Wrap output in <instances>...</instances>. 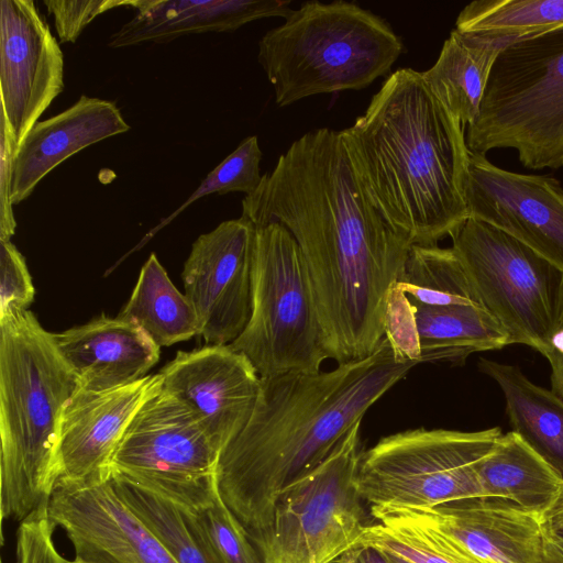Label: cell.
<instances>
[{
    "mask_svg": "<svg viewBox=\"0 0 563 563\" xmlns=\"http://www.w3.org/2000/svg\"><path fill=\"white\" fill-rule=\"evenodd\" d=\"M241 217L254 227L279 222L296 240L329 358L344 364L374 353L411 245L367 198L342 132L320 128L294 141L243 198Z\"/></svg>",
    "mask_w": 563,
    "mask_h": 563,
    "instance_id": "obj_1",
    "label": "cell"
},
{
    "mask_svg": "<svg viewBox=\"0 0 563 563\" xmlns=\"http://www.w3.org/2000/svg\"><path fill=\"white\" fill-rule=\"evenodd\" d=\"M419 363L399 357L386 336L367 357L331 371L261 378L254 411L214 471L220 496L250 536L269 529L282 493Z\"/></svg>",
    "mask_w": 563,
    "mask_h": 563,
    "instance_id": "obj_2",
    "label": "cell"
},
{
    "mask_svg": "<svg viewBox=\"0 0 563 563\" xmlns=\"http://www.w3.org/2000/svg\"><path fill=\"white\" fill-rule=\"evenodd\" d=\"M341 132L367 198L410 245H438L468 218L464 126L422 71L391 73Z\"/></svg>",
    "mask_w": 563,
    "mask_h": 563,
    "instance_id": "obj_3",
    "label": "cell"
},
{
    "mask_svg": "<svg viewBox=\"0 0 563 563\" xmlns=\"http://www.w3.org/2000/svg\"><path fill=\"white\" fill-rule=\"evenodd\" d=\"M75 389L52 332L30 310L0 318L2 520H23L48 503L62 416Z\"/></svg>",
    "mask_w": 563,
    "mask_h": 563,
    "instance_id": "obj_4",
    "label": "cell"
},
{
    "mask_svg": "<svg viewBox=\"0 0 563 563\" xmlns=\"http://www.w3.org/2000/svg\"><path fill=\"white\" fill-rule=\"evenodd\" d=\"M404 51L389 23L353 2L306 1L258 42L257 59L278 107L360 90L387 74Z\"/></svg>",
    "mask_w": 563,
    "mask_h": 563,
    "instance_id": "obj_5",
    "label": "cell"
},
{
    "mask_svg": "<svg viewBox=\"0 0 563 563\" xmlns=\"http://www.w3.org/2000/svg\"><path fill=\"white\" fill-rule=\"evenodd\" d=\"M465 141L484 155L512 148L530 169L563 166V26L500 51Z\"/></svg>",
    "mask_w": 563,
    "mask_h": 563,
    "instance_id": "obj_6",
    "label": "cell"
},
{
    "mask_svg": "<svg viewBox=\"0 0 563 563\" xmlns=\"http://www.w3.org/2000/svg\"><path fill=\"white\" fill-rule=\"evenodd\" d=\"M229 345L261 378L318 373L329 358L307 266L279 222L255 227L251 317Z\"/></svg>",
    "mask_w": 563,
    "mask_h": 563,
    "instance_id": "obj_7",
    "label": "cell"
},
{
    "mask_svg": "<svg viewBox=\"0 0 563 563\" xmlns=\"http://www.w3.org/2000/svg\"><path fill=\"white\" fill-rule=\"evenodd\" d=\"M360 428L282 493L267 531L249 534L262 563H336L358 548L374 522L356 488Z\"/></svg>",
    "mask_w": 563,
    "mask_h": 563,
    "instance_id": "obj_8",
    "label": "cell"
},
{
    "mask_svg": "<svg viewBox=\"0 0 563 563\" xmlns=\"http://www.w3.org/2000/svg\"><path fill=\"white\" fill-rule=\"evenodd\" d=\"M450 238L481 305L509 344L542 353L563 317V272L477 219L467 218Z\"/></svg>",
    "mask_w": 563,
    "mask_h": 563,
    "instance_id": "obj_9",
    "label": "cell"
},
{
    "mask_svg": "<svg viewBox=\"0 0 563 563\" xmlns=\"http://www.w3.org/2000/svg\"><path fill=\"white\" fill-rule=\"evenodd\" d=\"M501 434L497 427L473 432L418 428L384 437L362 452L358 495L369 509L482 497L477 465Z\"/></svg>",
    "mask_w": 563,
    "mask_h": 563,
    "instance_id": "obj_10",
    "label": "cell"
},
{
    "mask_svg": "<svg viewBox=\"0 0 563 563\" xmlns=\"http://www.w3.org/2000/svg\"><path fill=\"white\" fill-rule=\"evenodd\" d=\"M218 457L196 416L162 387L124 432L110 478H123L188 508L209 496Z\"/></svg>",
    "mask_w": 563,
    "mask_h": 563,
    "instance_id": "obj_11",
    "label": "cell"
},
{
    "mask_svg": "<svg viewBox=\"0 0 563 563\" xmlns=\"http://www.w3.org/2000/svg\"><path fill=\"white\" fill-rule=\"evenodd\" d=\"M255 227L245 218L221 222L192 243L181 279L205 345H229L252 311Z\"/></svg>",
    "mask_w": 563,
    "mask_h": 563,
    "instance_id": "obj_12",
    "label": "cell"
},
{
    "mask_svg": "<svg viewBox=\"0 0 563 563\" xmlns=\"http://www.w3.org/2000/svg\"><path fill=\"white\" fill-rule=\"evenodd\" d=\"M464 199L468 218L504 231L563 272V188L559 180L503 169L468 150Z\"/></svg>",
    "mask_w": 563,
    "mask_h": 563,
    "instance_id": "obj_13",
    "label": "cell"
},
{
    "mask_svg": "<svg viewBox=\"0 0 563 563\" xmlns=\"http://www.w3.org/2000/svg\"><path fill=\"white\" fill-rule=\"evenodd\" d=\"M64 89V56L32 0L0 1V111L16 146Z\"/></svg>",
    "mask_w": 563,
    "mask_h": 563,
    "instance_id": "obj_14",
    "label": "cell"
},
{
    "mask_svg": "<svg viewBox=\"0 0 563 563\" xmlns=\"http://www.w3.org/2000/svg\"><path fill=\"white\" fill-rule=\"evenodd\" d=\"M159 374L163 388L190 409L219 454L245 428L261 390L252 363L230 345L179 351Z\"/></svg>",
    "mask_w": 563,
    "mask_h": 563,
    "instance_id": "obj_15",
    "label": "cell"
},
{
    "mask_svg": "<svg viewBox=\"0 0 563 563\" xmlns=\"http://www.w3.org/2000/svg\"><path fill=\"white\" fill-rule=\"evenodd\" d=\"M52 523L84 563H177L115 492L111 479L57 484L47 504Z\"/></svg>",
    "mask_w": 563,
    "mask_h": 563,
    "instance_id": "obj_16",
    "label": "cell"
},
{
    "mask_svg": "<svg viewBox=\"0 0 563 563\" xmlns=\"http://www.w3.org/2000/svg\"><path fill=\"white\" fill-rule=\"evenodd\" d=\"M162 387L158 373L106 391L75 389L62 416L55 485L110 479L111 462L124 432Z\"/></svg>",
    "mask_w": 563,
    "mask_h": 563,
    "instance_id": "obj_17",
    "label": "cell"
},
{
    "mask_svg": "<svg viewBox=\"0 0 563 563\" xmlns=\"http://www.w3.org/2000/svg\"><path fill=\"white\" fill-rule=\"evenodd\" d=\"M377 508L428 526L490 563L542 562L541 519L508 499L474 497L433 507Z\"/></svg>",
    "mask_w": 563,
    "mask_h": 563,
    "instance_id": "obj_18",
    "label": "cell"
},
{
    "mask_svg": "<svg viewBox=\"0 0 563 563\" xmlns=\"http://www.w3.org/2000/svg\"><path fill=\"white\" fill-rule=\"evenodd\" d=\"M52 336L76 390L106 391L132 384L148 375L161 354L141 327L104 314Z\"/></svg>",
    "mask_w": 563,
    "mask_h": 563,
    "instance_id": "obj_19",
    "label": "cell"
},
{
    "mask_svg": "<svg viewBox=\"0 0 563 563\" xmlns=\"http://www.w3.org/2000/svg\"><path fill=\"white\" fill-rule=\"evenodd\" d=\"M129 130L114 102L85 95L63 112L37 121L15 152L12 205L26 199L49 172L71 155Z\"/></svg>",
    "mask_w": 563,
    "mask_h": 563,
    "instance_id": "obj_20",
    "label": "cell"
},
{
    "mask_svg": "<svg viewBox=\"0 0 563 563\" xmlns=\"http://www.w3.org/2000/svg\"><path fill=\"white\" fill-rule=\"evenodd\" d=\"M288 0H132V20L110 37L113 48L145 42L168 43L179 36L205 32H230L255 20L286 19Z\"/></svg>",
    "mask_w": 563,
    "mask_h": 563,
    "instance_id": "obj_21",
    "label": "cell"
},
{
    "mask_svg": "<svg viewBox=\"0 0 563 563\" xmlns=\"http://www.w3.org/2000/svg\"><path fill=\"white\" fill-rule=\"evenodd\" d=\"M482 497L508 499L540 519L563 494V476L514 431L478 463Z\"/></svg>",
    "mask_w": 563,
    "mask_h": 563,
    "instance_id": "obj_22",
    "label": "cell"
},
{
    "mask_svg": "<svg viewBox=\"0 0 563 563\" xmlns=\"http://www.w3.org/2000/svg\"><path fill=\"white\" fill-rule=\"evenodd\" d=\"M509 43L454 29L435 63L422 71L430 90L463 126L477 118L495 59Z\"/></svg>",
    "mask_w": 563,
    "mask_h": 563,
    "instance_id": "obj_23",
    "label": "cell"
},
{
    "mask_svg": "<svg viewBox=\"0 0 563 563\" xmlns=\"http://www.w3.org/2000/svg\"><path fill=\"white\" fill-rule=\"evenodd\" d=\"M404 298L421 362L463 364L472 353L509 344L506 332L482 306H428L413 302L405 295Z\"/></svg>",
    "mask_w": 563,
    "mask_h": 563,
    "instance_id": "obj_24",
    "label": "cell"
},
{
    "mask_svg": "<svg viewBox=\"0 0 563 563\" xmlns=\"http://www.w3.org/2000/svg\"><path fill=\"white\" fill-rule=\"evenodd\" d=\"M478 368L500 387L511 431L563 476V399L517 366L482 357Z\"/></svg>",
    "mask_w": 563,
    "mask_h": 563,
    "instance_id": "obj_25",
    "label": "cell"
},
{
    "mask_svg": "<svg viewBox=\"0 0 563 563\" xmlns=\"http://www.w3.org/2000/svg\"><path fill=\"white\" fill-rule=\"evenodd\" d=\"M118 318L141 327L159 347L187 341L199 333L194 307L174 286L154 253L142 266L130 299Z\"/></svg>",
    "mask_w": 563,
    "mask_h": 563,
    "instance_id": "obj_26",
    "label": "cell"
},
{
    "mask_svg": "<svg viewBox=\"0 0 563 563\" xmlns=\"http://www.w3.org/2000/svg\"><path fill=\"white\" fill-rule=\"evenodd\" d=\"M563 26V0H477L459 13L455 30L516 42Z\"/></svg>",
    "mask_w": 563,
    "mask_h": 563,
    "instance_id": "obj_27",
    "label": "cell"
},
{
    "mask_svg": "<svg viewBox=\"0 0 563 563\" xmlns=\"http://www.w3.org/2000/svg\"><path fill=\"white\" fill-rule=\"evenodd\" d=\"M373 522L360 547H374L410 563H490L464 549L445 534L389 509L373 508Z\"/></svg>",
    "mask_w": 563,
    "mask_h": 563,
    "instance_id": "obj_28",
    "label": "cell"
},
{
    "mask_svg": "<svg viewBox=\"0 0 563 563\" xmlns=\"http://www.w3.org/2000/svg\"><path fill=\"white\" fill-rule=\"evenodd\" d=\"M394 288L421 305L482 306L452 247L411 245L404 275Z\"/></svg>",
    "mask_w": 563,
    "mask_h": 563,
    "instance_id": "obj_29",
    "label": "cell"
},
{
    "mask_svg": "<svg viewBox=\"0 0 563 563\" xmlns=\"http://www.w3.org/2000/svg\"><path fill=\"white\" fill-rule=\"evenodd\" d=\"M111 482L122 500L177 563H218L192 531L178 505L123 478L112 477Z\"/></svg>",
    "mask_w": 563,
    "mask_h": 563,
    "instance_id": "obj_30",
    "label": "cell"
},
{
    "mask_svg": "<svg viewBox=\"0 0 563 563\" xmlns=\"http://www.w3.org/2000/svg\"><path fill=\"white\" fill-rule=\"evenodd\" d=\"M180 508L192 531L218 563H262L249 532L220 496L216 481L207 499Z\"/></svg>",
    "mask_w": 563,
    "mask_h": 563,
    "instance_id": "obj_31",
    "label": "cell"
},
{
    "mask_svg": "<svg viewBox=\"0 0 563 563\" xmlns=\"http://www.w3.org/2000/svg\"><path fill=\"white\" fill-rule=\"evenodd\" d=\"M262 151L256 135L245 137L239 146L218 164L200 183L187 200L156 228L168 223L196 200L211 195L229 192L253 194L262 181Z\"/></svg>",
    "mask_w": 563,
    "mask_h": 563,
    "instance_id": "obj_32",
    "label": "cell"
},
{
    "mask_svg": "<svg viewBox=\"0 0 563 563\" xmlns=\"http://www.w3.org/2000/svg\"><path fill=\"white\" fill-rule=\"evenodd\" d=\"M34 297L25 258L11 241H0V318L29 310Z\"/></svg>",
    "mask_w": 563,
    "mask_h": 563,
    "instance_id": "obj_33",
    "label": "cell"
},
{
    "mask_svg": "<svg viewBox=\"0 0 563 563\" xmlns=\"http://www.w3.org/2000/svg\"><path fill=\"white\" fill-rule=\"evenodd\" d=\"M47 504L41 505L21 520L16 541V563H68L54 545L55 526L48 517Z\"/></svg>",
    "mask_w": 563,
    "mask_h": 563,
    "instance_id": "obj_34",
    "label": "cell"
},
{
    "mask_svg": "<svg viewBox=\"0 0 563 563\" xmlns=\"http://www.w3.org/2000/svg\"><path fill=\"white\" fill-rule=\"evenodd\" d=\"M54 18L55 29L62 43H75L84 29L99 14L120 5L126 0H44Z\"/></svg>",
    "mask_w": 563,
    "mask_h": 563,
    "instance_id": "obj_35",
    "label": "cell"
},
{
    "mask_svg": "<svg viewBox=\"0 0 563 563\" xmlns=\"http://www.w3.org/2000/svg\"><path fill=\"white\" fill-rule=\"evenodd\" d=\"M18 150L5 115L0 111V241H11L15 229L11 187L14 156Z\"/></svg>",
    "mask_w": 563,
    "mask_h": 563,
    "instance_id": "obj_36",
    "label": "cell"
},
{
    "mask_svg": "<svg viewBox=\"0 0 563 563\" xmlns=\"http://www.w3.org/2000/svg\"><path fill=\"white\" fill-rule=\"evenodd\" d=\"M541 354L545 356L551 365L552 391L563 399V317Z\"/></svg>",
    "mask_w": 563,
    "mask_h": 563,
    "instance_id": "obj_37",
    "label": "cell"
},
{
    "mask_svg": "<svg viewBox=\"0 0 563 563\" xmlns=\"http://www.w3.org/2000/svg\"><path fill=\"white\" fill-rule=\"evenodd\" d=\"M541 563H563V530L543 528Z\"/></svg>",
    "mask_w": 563,
    "mask_h": 563,
    "instance_id": "obj_38",
    "label": "cell"
},
{
    "mask_svg": "<svg viewBox=\"0 0 563 563\" xmlns=\"http://www.w3.org/2000/svg\"><path fill=\"white\" fill-rule=\"evenodd\" d=\"M336 563H391L378 549L360 547L343 555Z\"/></svg>",
    "mask_w": 563,
    "mask_h": 563,
    "instance_id": "obj_39",
    "label": "cell"
},
{
    "mask_svg": "<svg viewBox=\"0 0 563 563\" xmlns=\"http://www.w3.org/2000/svg\"><path fill=\"white\" fill-rule=\"evenodd\" d=\"M543 528L563 530V494L541 518Z\"/></svg>",
    "mask_w": 563,
    "mask_h": 563,
    "instance_id": "obj_40",
    "label": "cell"
},
{
    "mask_svg": "<svg viewBox=\"0 0 563 563\" xmlns=\"http://www.w3.org/2000/svg\"><path fill=\"white\" fill-rule=\"evenodd\" d=\"M382 552L391 561V563H410L409 561H407L396 554L384 552V551H382Z\"/></svg>",
    "mask_w": 563,
    "mask_h": 563,
    "instance_id": "obj_41",
    "label": "cell"
},
{
    "mask_svg": "<svg viewBox=\"0 0 563 563\" xmlns=\"http://www.w3.org/2000/svg\"><path fill=\"white\" fill-rule=\"evenodd\" d=\"M68 563H84V562H80V561L74 560V561H68Z\"/></svg>",
    "mask_w": 563,
    "mask_h": 563,
    "instance_id": "obj_42",
    "label": "cell"
}]
</instances>
